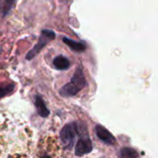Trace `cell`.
Listing matches in <instances>:
<instances>
[{
  "label": "cell",
  "instance_id": "obj_1",
  "mask_svg": "<svg viewBox=\"0 0 158 158\" xmlns=\"http://www.w3.org/2000/svg\"><path fill=\"white\" fill-rule=\"evenodd\" d=\"M87 84V81L84 75V71L82 67H78L71 79L70 82L65 84L61 90L60 94L62 97H71L75 95L78 92H80Z\"/></svg>",
  "mask_w": 158,
  "mask_h": 158
},
{
  "label": "cell",
  "instance_id": "obj_2",
  "mask_svg": "<svg viewBox=\"0 0 158 158\" xmlns=\"http://www.w3.org/2000/svg\"><path fill=\"white\" fill-rule=\"evenodd\" d=\"M77 133L80 135L76 145H75V156H83L87 154H89L92 151V143L88 134L87 129L82 123H74Z\"/></svg>",
  "mask_w": 158,
  "mask_h": 158
},
{
  "label": "cell",
  "instance_id": "obj_3",
  "mask_svg": "<svg viewBox=\"0 0 158 158\" xmlns=\"http://www.w3.org/2000/svg\"><path fill=\"white\" fill-rule=\"evenodd\" d=\"M55 39V32L50 30H44L41 31L40 37L38 39V43L34 45L33 49H31L26 55V59L30 60L34 58L50 41Z\"/></svg>",
  "mask_w": 158,
  "mask_h": 158
},
{
  "label": "cell",
  "instance_id": "obj_4",
  "mask_svg": "<svg viewBox=\"0 0 158 158\" xmlns=\"http://www.w3.org/2000/svg\"><path fill=\"white\" fill-rule=\"evenodd\" d=\"M76 133L77 131H76L74 123L65 125L62 128V130L61 131L60 136H61V143L65 149L70 150L74 147Z\"/></svg>",
  "mask_w": 158,
  "mask_h": 158
},
{
  "label": "cell",
  "instance_id": "obj_5",
  "mask_svg": "<svg viewBox=\"0 0 158 158\" xmlns=\"http://www.w3.org/2000/svg\"><path fill=\"white\" fill-rule=\"evenodd\" d=\"M95 131H96V134L99 137V139L102 140L103 143H105L107 144H115V138L103 126L97 125L95 128Z\"/></svg>",
  "mask_w": 158,
  "mask_h": 158
},
{
  "label": "cell",
  "instance_id": "obj_6",
  "mask_svg": "<svg viewBox=\"0 0 158 158\" xmlns=\"http://www.w3.org/2000/svg\"><path fill=\"white\" fill-rule=\"evenodd\" d=\"M53 66L59 70H65L70 67V61L64 56H58L53 60Z\"/></svg>",
  "mask_w": 158,
  "mask_h": 158
},
{
  "label": "cell",
  "instance_id": "obj_7",
  "mask_svg": "<svg viewBox=\"0 0 158 158\" xmlns=\"http://www.w3.org/2000/svg\"><path fill=\"white\" fill-rule=\"evenodd\" d=\"M63 42L65 44H67L74 52H84L87 49V45L85 43L75 42V41L71 40L69 38H63Z\"/></svg>",
  "mask_w": 158,
  "mask_h": 158
},
{
  "label": "cell",
  "instance_id": "obj_8",
  "mask_svg": "<svg viewBox=\"0 0 158 158\" xmlns=\"http://www.w3.org/2000/svg\"><path fill=\"white\" fill-rule=\"evenodd\" d=\"M34 105H35V107L37 109V112H38L39 116H41L42 118H46V117H47L49 115V110L47 108L44 100L39 95L35 96Z\"/></svg>",
  "mask_w": 158,
  "mask_h": 158
},
{
  "label": "cell",
  "instance_id": "obj_9",
  "mask_svg": "<svg viewBox=\"0 0 158 158\" xmlns=\"http://www.w3.org/2000/svg\"><path fill=\"white\" fill-rule=\"evenodd\" d=\"M16 0H0V18L6 17L15 5Z\"/></svg>",
  "mask_w": 158,
  "mask_h": 158
},
{
  "label": "cell",
  "instance_id": "obj_10",
  "mask_svg": "<svg viewBox=\"0 0 158 158\" xmlns=\"http://www.w3.org/2000/svg\"><path fill=\"white\" fill-rule=\"evenodd\" d=\"M138 153L133 149L129 147H125L121 149L119 153V157L120 158H137Z\"/></svg>",
  "mask_w": 158,
  "mask_h": 158
},
{
  "label": "cell",
  "instance_id": "obj_11",
  "mask_svg": "<svg viewBox=\"0 0 158 158\" xmlns=\"http://www.w3.org/2000/svg\"><path fill=\"white\" fill-rule=\"evenodd\" d=\"M15 89L14 84H7L5 86H0V98H3L9 94H11Z\"/></svg>",
  "mask_w": 158,
  "mask_h": 158
},
{
  "label": "cell",
  "instance_id": "obj_12",
  "mask_svg": "<svg viewBox=\"0 0 158 158\" xmlns=\"http://www.w3.org/2000/svg\"><path fill=\"white\" fill-rule=\"evenodd\" d=\"M40 158H51L49 156H47V155H44V156H42Z\"/></svg>",
  "mask_w": 158,
  "mask_h": 158
}]
</instances>
